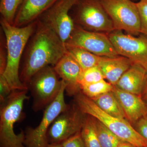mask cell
Wrapping results in <instances>:
<instances>
[{"instance_id": "6da1fadb", "label": "cell", "mask_w": 147, "mask_h": 147, "mask_svg": "<svg viewBox=\"0 0 147 147\" xmlns=\"http://www.w3.org/2000/svg\"><path fill=\"white\" fill-rule=\"evenodd\" d=\"M36 21V28L27 43L19 74L21 82L27 88L35 74L47 66L54 67L67 53L65 43L57 34L46 25Z\"/></svg>"}, {"instance_id": "7a4b0ae2", "label": "cell", "mask_w": 147, "mask_h": 147, "mask_svg": "<svg viewBox=\"0 0 147 147\" xmlns=\"http://www.w3.org/2000/svg\"><path fill=\"white\" fill-rule=\"evenodd\" d=\"M1 24L5 38L7 55L6 67L1 75L6 80L12 90H28L21 82L19 69L21 57L36 28L37 21L25 26L18 27L2 18Z\"/></svg>"}, {"instance_id": "3957f363", "label": "cell", "mask_w": 147, "mask_h": 147, "mask_svg": "<svg viewBox=\"0 0 147 147\" xmlns=\"http://www.w3.org/2000/svg\"><path fill=\"white\" fill-rule=\"evenodd\" d=\"M28 90H13L1 104L0 110V147H25V131L14 132L15 124L23 116L24 102L29 99Z\"/></svg>"}, {"instance_id": "277c9868", "label": "cell", "mask_w": 147, "mask_h": 147, "mask_svg": "<svg viewBox=\"0 0 147 147\" xmlns=\"http://www.w3.org/2000/svg\"><path fill=\"white\" fill-rule=\"evenodd\" d=\"M74 96L75 102L84 114L99 121L121 141L128 142L137 147H147V140L127 120L108 115L101 110L93 100L81 92Z\"/></svg>"}, {"instance_id": "5b68a950", "label": "cell", "mask_w": 147, "mask_h": 147, "mask_svg": "<svg viewBox=\"0 0 147 147\" xmlns=\"http://www.w3.org/2000/svg\"><path fill=\"white\" fill-rule=\"evenodd\" d=\"M54 67L47 66L34 74L28 86L33 98L32 108L38 112L53 102L60 91L62 80H59Z\"/></svg>"}, {"instance_id": "8992f818", "label": "cell", "mask_w": 147, "mask_h": 147, "mask_svg": "<svg viewBox=\"0 0 147 147\" xmlns=\"http://www.w3.org/2000/svg\"><path fill=\"white\" fill-rule=\"evenodd\" d=\"M72 8L74 23L85 30L107 34L115 30L100 0H77Z\"/></svg>"}, {"instance_id": "52a82bcc", "label": "cell", "mask_w": 147, "mask_h": 147, "mask_svg": "<svg viewBox=\"0 0 147 147\" xmlns=\"http://www.w3.org/2000/svg\"><path fill=\"white\" fill-rule=\"evenodd\" d=\"M62 81L60 91L55 100L45 108L39 125L35 128L28 127L25 131V147H47L50 144L48 139L49 129L55 119L69 105L66 103L64 98L66 84Z\"/></svg>"}, {"instance_id": "ba28073f", "label": "cell", "mask_w": 147, "mask_h": 147, "mask_svg": "<svg viewBox=\"0 0 147 147\" xmlns=\"http://www.w3.org/2000/svg\"><path fill=\"white\" fill-rule=\"evenodd\" d=\"M115 30L134 36L141 34V24L136 3L131 0H100Z\"/></svg>"}, {"instance_id": "9c48e42d", "label": "cell", "mask_w": 147, "mask_h": 147, "mask_svg": "<svg viewBox=\"0 0 147 147\" xmlns=\"http://www.w3.org/2000/svg\"><path fill=\"white\" fill-rule=\"evenodd\" d=\"M65 45L82 48L100 57L119 56L107 34L87 30L75 25Z\"/></svg>"}, {"instance_id": "30bf717a", "label": "cell", "mask_w": 147, "mask_h": 147, "mask_svg": "<svg viewBox=\"0 0 147 147\" xmlns=\"http://www.w3.org/2000/svg\"><path fill=\"white\" fill-rule=\"evenodd\" d=\"M77 1L57 0L36 20L53 30L65 43L75 26L70 11Z\"/></svg>"}, {"instance_id": "8fae6325", "label": "cell", "mask_w": 147, "mask_h": 147, "mask_svg": "<svg viewBox=\"0 0 147 147\" xmlns=\"http://www.w3.org/2000/svg\"><path fill=\"white\" fill-rule=\"evenodd\" d=\"M108 35L119 55L127 58L133 63L140 65L147 71V36L125 34L118 30H114Z\"/></svg>"}, {"instance_id": "7c38bea8", "label": "cell", "mask_w": 147, "mask_h": 147, "mask_svg": "<svg viewBox=\"0 0 147 147\" xmlns=\"http://www.w3.org/2000/svg\"><path fill=\"white\" fill-rule=\"evenodd\" d=\"M86 116L76 102L69 105L50 126L48 132L49 144L62 143L81 131Z\"/></svg>"}, {"instance_id": "4fadbf2b", "label": "cell", "mask_w": 147, "mask_h": 147, "mask_svg": "<svg viewBox=\"0 0 147 147\" xmlns=\"http://www.w3.org/2000/svg\"><path fill=\"white\" fill-rule=\"evenodd\" d=\"M53 67L59 77L66 84L65 92L67 94L75 96L81 92L79 82L83 69L67 52Z\"/></svg>"}, {"instance_id": "5bb4252c", "label": "cell", "mask_w": 147, "mask_h": 147, "mask_svg": "<svg viewBox=\"0 0 147 147\" xmlns=\"http://www.w3.org/2000/svg\"><path fill=\"white\" fill-rule=\"evenodd\" d=\"M113 92L120 103L126 119L131 125L147 116V105L141 96L124 91L115 86Z\"/></svg>"}, {"instance_id": "9a60e30c", "label": "cell", "mask_w": 147, "mask_h": 147, "mask_svg": "<svg viewBox=\"0 0 147 147\" xmlns=\"http://www.w3.org/2000/svg\"><path fill=\"white\" fill-rule=\"evenodd\" d=\"M57 1L22 0L13 25L22 27L34 22Z\"/></svg>"}, {"instance_id": "2e32d148", "label": "cell", "mask_w": 147, "mask_h": 147, "mask_svg": "<svg viewBox=\"0 0 147 147\" xmlns=\"http://www.w3.org/2000/svg\"><path fill=\"white\" fill-rule=\"evenodd\" d=\"M147 72L142 66L132 63L115 86L124 91L141 96Z\"/></svg>"}, {"instance_id": "e0dca14e", "label": "cell", "mask_w": 147, "mask_h": 147, "mask_svg": "<svg viewBox=\"0 0 147 147\" xmlns=\"http://www.w3.org/2000/svg\"><path fill=\"white\" fill-rule=\"evenodd\" d=\"M132 63L127 58L119 55L114 57H102L98 66L105 79L115 86Z\"/></svg>"}, {"instance_id": "ac0fdd59", "label": "cell", "mask_w": 147, "mask_h": 147, "mask_svg": "<svg viewBox=\"0 0 147 147\" xmlns=\"http://www.w3.org/2000/svg\"><path fill=\"white\" fill-rule=\"evenodd\" d=\"M91 99L101 110L108 115L126 119L123 108L113 91Z\"/></svg>"}, {"instance_id": "d6986e66", "label": "cell", "mask_w": 147, "mask_h": 147, "mask_svg": "<svg viewBox=\"0 0 147 147\" xmlns=\"http://www.w3.org/2000/svg\"><path fill=\"white\" fill-rule=\"evenodd\" d=\"M65 46L67 53L79 64L83 70L98 65L103 57L79 47Z\"/></svg>"}, {"instance_id": "ffe728a7", "label": "cell", "mask_w": 147, "mask_h": 147, "mask_svg": "<svg viewBox=\"0 0 147 147\" xmlns=\"http://www.w3.org/2000/svg\"><path fill=\"white\" fill-rule=\"evenodd\" d=\"M81 133L86 147H101L92 116L86 115Z\"/></svg>"}, {"instance_id": "44dd1931", "label": "cell", "mask_w": 147, "mask_h": 147, "mask_svg": "<svg viewBox=\"0 0 147 147\" xmlns=\"http://www.w3.org/2000/svg\"><path fill=\"white\" fill-rule=\"evenodd\" d=\"M94 119L96 134L101 147H117L121 141L103 124L94 118Z\"/></svg>"}, {"instance_id": "7402d4cb", "label": "cell", "mask_w": 147, "mask_h": 147, "mask_svg": "<svg viewBox=\"0 0 147 147\" xmlns=\"http://www.w3.org/2000/svg\"><path fill=\"white\" fill-rule=\"evenodd\" d=\"M112 84L105 79L94 84L83 85L80 86L81 92L87 97L93 99L99 96L113 91Z\"/></svg>"}, {"instance_id": "603a6c76", "label": "cell", "mask_w": 147, "mask_h": 147, "mask_svg": "<svg viewBox=\"0 0 147 147\" xmlns=\"http://www.w3.org/2000/svg\"><path fill=\"white\" fill-rule=\"evenodd\" d=\"M22 0H1L0 12L2 18L13 25L17 10Z\"/></svg>"}, {"instance_id": "cb8c5ba5", "label": "cell", "mask_w": 147, "mask_h": 147, "mask_svg": "<svg viewBox=\"0 0 147 147\" xmlns=\"http://www.w3.org/2000/svg\"><path fill=\"white\" fill-rule=\"evenodd\" d=\"M105 79L104 75L98 66L83 70L79 84L80 86L97 83Z\"/></svg>"}, {"instance_id": "d4e9b609", "label": "cell", "mask_w": 147, "mask_h": 147, "mask_svg": "<svg viewBox=\"0 0 147 147\" xmlns=\"http://www.w3.org/2000/svg\"><path fill=\"white\" fill-rule=\"evenodd\" d=\"M136 5L141 20V34L147 37V0H140Z\"/></svg>"}, {"instance_id": "484cf974", "label": "cell", "mask_w": 147, "mask_h": 147, "mask_svg": "<svg viewBox=\"0 0 147 147\" xmlns=\"http://www.w3.org/2000/svg\"><path fill=\"white\" fill-rule=\"evenodd\" d=\"M62 144L63 147H86L81 131L66 139Z\"/></svg>"}, {"instance_id": "4316f807", "label": "cell", "mask_w": 147, "mask_h": 147, "mask_svg": "<svg viewBox=\"0 0 147 147\" xmlns=\"http://www.w3.org/2000/svg\"><path fill=\"white\" fill-rule=\"evenodd\" d=\"M0 100L1 104L5 101L13 91L6 80L1 75H0Z\"/></svg>"}, {"instance_id": "83f0119b", "label": "cell", "mask_w": 147, "mask_h": 147, "mask_svg": "<svg viewBox=\"0 0 147 147\" xmlns=\"http://www.w3.org/2000/svg\"><path fill=\"white\" fill-rule=\"evenodd\" d=\"M134 125L137 132L147 141V116L140 119Z\"/></svg>"}, {"instance_id": "f1b7e54d", "label": "cell", "mask_w": 147, "mask_h": 147, "mask_svg": "<svg viewBox=\"0 0 147 147\" xmlns=\"http://www.w3.org/2000/svg\"><path fill=\"white\" fill-rule=\"evenodd\" d=\"M3 41L1 42V52H0V75H2L4 72L6 67L7 61V50H4L5 47L3 46Z\"/></svg>"}, {"instance_id": "f546056e", "label": "cell", "mask_w": 147, "mask_h": 147, "mask_svg": "<svg viewBox=\"0 0 147 147\" xmlns=\"http://www.w3.org/2000/svg\"><path fill=\"white\" fill-rule=\"evenodd\" d=\"M141 97L147 105V72L144 87L141 94Z\"/></svg>"}, {"instance_id": "4dcf8cb0", "label": "cell", "mask_w": 147, "mask_h": 147, "mask_svg": "<svg viewBox=\"0 0 147 147\" xmlns=\"http://www.w3.org/2000/svg\"><path fill=\"white\" fill-rule=\"evenodd\" d=\"M117 147H137L128 142L121 141Z\"/></svg>"}, {"instance_id": "1f68e13d", "label": "cell", "mask_w": 147, "mask_h": 147, "mask_svg": "<svg viewBox=\"0 0 147 147\" xmlns=\"http://www.w3.org/2000/svg\"><path fill=\"white\" fill-rule=\"evenodd\" d=\"M47 147H63L62 143L50 144Z\"/></svg>"}]
</instances>
